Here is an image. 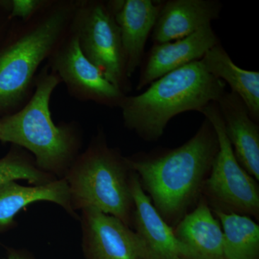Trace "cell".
I'll return each instance as SVG.
<instances>
[{"label":"cell","mask_w":259,"mask_h":259,"mask_svg":"<svg viewBox=\"0 0 259 259\" xmlns=\"http://www.w3.org/2000/svg\"><path fill=\"white\" fill-rule=\"evenodd\" d=\"M218 149L217 134L204 117L196 134L182 146L126 160L155 208L174 228L202 198Z\"/></svg>","instance_id":"cell-1"},{"label":"cell","mask_w":259,"mask_h":259,"mask_svg":"<svg viewBox=\"0 0 259 259\" xmlns=\"http://www.w3.org/2000/svg\"><path fill=\"white\" fill-rule=\"evenodd\" d=\"M61 83L59 76L45 66L37 74L28 101L0 120V141L28 151L40 169L57 179L64 178L82 144L76 122L56 125L51 117V96Z\"/></svg>","instance_id":"cell-2"},{"label":"cell","mask_w":259,"mask_h":259,"mask_svg":"<svg viewBox=\"0 0 259 259\" xmlns=\"http://www.w3.org/2000/svg\"><path fill=\"white\" fill-rule=\"evenodd\" d=\"M148 87L139 95H126L119 107L125 127L147 142L157 141L175 116L201 112L226 92V83L209 74L200 61L168 73Z\"/></svg>","instance_id":"cell-3"},{"label":"cell","mask_w":259,"mask_h":259,"mask_svg":"<svg viewBox=\"0 0 259 259\" xmlns=\"http://www.w3.org/2000/svg\"><path fill=\"white\" fill-rule=\"evenodd\" d=\"M77 1L50 0L0 50V111L25 105L33 93L37 70L71 28Z\"/></svg>","instance_id":"cell-4"},{"label":"cell","mask_w":259,"mask_h":259,"mask_svg":"<svg viewBox=\"0 0 259 259\" xmlns=\"http://www.w3.org/2000/svg\"><path fill=\"white\" fill-rule=\"evenodd\" d=\"M132 173L126 157L117 148L110 147L104 133L99 131L64 177L73 210L97 209L118 218L133 229Z\"/></svg>","instance_id":"cell-5"},{"label":"cell","mask_w":259,"mask_h":259,"mask_svg":"<svg viewBox=\"0 0 259 259\" xmlns=\"http://www.w3.org/2000/svg\"><path fill=\"white\" fill-rule=\"evenodd\" d=\"M201 113L212 124L219 149L203 189L202 197L212 210L236 213L259 220L258 182L239 164L225 132L217 102L204 107Z\"/></svg>","instance_id":"cell-6"},{"label":"cell","mask_w":259,"mask_h":259,"mask_svg":"<svg viewBox=\"0 0 259 259\" xmlns=\"http://www.w3.org/2000/svg\"><path fill=\"white\" fill-rule=\"evenodd\" d=\"M71 30L83 55L122 93L131 90L120 30L108 1H77Z\"/></svg>","instance_id":"cell-7"},{"label":"cell","mask_w":259,"mask_h":259,"mask_svg":"<svg viewBox=\"0 0 259 259\" xmlns=\"http://www.w3.org/2000/svg\"><path fill=\"white\" fill-rule=\"evenodd\" d=\"M49 61V69L65 83L71 96L107 107H120L126 95L83 55L77 37L71 29Z\"/></svg>","instance_id":"cell-8"},{"label":"cell","mask_w":259,"mask_h":259,"mask_svg":"<svg viewBox=\"0 0 259 259\" xmlns=\"http://www.w3.org/2000/svg\"><path fill=\"white\" fill-rule=\"evenodd\" d=\"M81 211L84 259H151L144 241L120 219L92 207Z\"/></svg>","instance_id":"cell-9"},{"label":"cell","mask_w":259,"mask_h":259,"mask_svg":"<svg viewBox=\"0 0 259 259\" xmlns=\"http://www.w3.org/2000/svg\"><path fill=\"white\" fill-rule=\"evenodd\" d=\"M131 187L134 202L133 229L147 247L151 259H197L160 215L134 171Z\"/></svg>","instance_id":"cell-10"},{"label":"cell","mask_w":259,"mask_h":259,"mask_svg":"<svg viewBox=\"0 0 259 259\" xmlns=\"http://www.w3.org/2000/svg\"><path fill=\"white\" fill-rule=\"evenodd\" d=\"M218 44L215 32L207 25L184 38L153 44L143 64L136 89L143 90L165 74L200 61Z\"/></svg>","instance_id":"cell-11"},{"label":"cell","mask_w":259,"mask_h":259,"mask_svg":"<svg viewBox=\"0 0 259 259\" xmlns=\"http://www.w3.org/2000/svg\"><path fill=\"white\" fill-rule=\"evenodd\" d=\"M120 30L126 73L129 79L142 63L145 47L161 10V1H108Z\"/></svg>","instance_id":"cell-12"},{"label":"cell","mask_w":259,"mask_h":259,"mask_svg":"<svg viewBox=\"0 0 259 259\" xmlns=\"http://www.w3.org/2000/svg\"><path fill=\"white\" fill-rule=\"evenodd\" d=\"M225 132L238 163L259 182V125L236 94L225 92L217 102Z\"/></svg>","instance_id":"cell-13"},{"label":"cell","mask_w":259,"mask_h":259,"mask_svg":"<svg viewBox=\"0 0 259 259\" xmlns=\"http://www.w3.org/2000/svg\"><path fill=\"white\" fill-rule=\"evenodd\" d=\"M218 0H168L163 2L152 32L154 44L173 41L211 25L219 17Z\"/></svg>","instance_id":"cell-14"},{"label":"cell","mask_w":259,"mask_h":259,"mask_svg":"<svg viewBox=\"0 0 259 259\" xmlns=\"http://www.w3.org/2000/svg\"><path fill=\"white\" fill-rule=\"evenodd\" d=\"M173 228L196 258L225 259L222 227L203 197Z\"/></svg>","instance_id":"cell-15"},{"label":"cell","mask_w":259,"mask_h":259,"mask_svg":"<svg viewBox=\"0 0 259 259\" xmlns=\"http://www.w3.org/2000/svg\"><path fill=\"white\" fill-rule=\"evenodd\" d=\"M40 201L57 204L78 218L71 207L69 186L65 179L28 187L12 181L0 186V233L13 228L15 218L22 209Z\"/></svg>","instance_id":"cell-16"},{"label":"cell","mask_w":259,"mask_h":259,"mask_svg":"<svg viewBox=\"0 0 259 259\" xmlns=\"http://www.w3.org/2000/svg\"><path fill=\"white\" fill-rule=\"evenodd\" d=\"M200 61L209 74L229 85L231 92L241 99L250 117L258 123V71H248L237 66L221 44L209 49Z\"/></svg>","instance_id":"cell-17"},{"label":"cell","mask_w":259,"mask_h":259,"mask_svg":"<svg viewBox=\"0 0 259 259\" xmlns=\"http://www.w3.org/2000/svg\"><path fill=\"white\" fill-rule=\"evenodd\" d=\"M212 212L222 227L225 259H258L259 225L255 220L236 213Z\"/></svg>","instance_id":"cell-18"},{"label":"cell","mask_w":259,"mask_h":259,"mask_svg":"<svg viewBox=\"0 0 259 259\" xmlns=\"http://www.w3.org/2000/svg\"><path fill=\"white\" fill-rule=\"evenodd\" d=\"M18 180H27L33 185H42L58 179L40 169L33 157L25 150L13 146L5 157L0 158V186Z\"/></svg>","instance_id":"cell-19"},{"label":"cell","mask_w":259,"mask_h":259,"mask_svg":"<svg viewBox=\"0 0 259 259\" xmlns=\"http://www.w3.org/2000/svg\"><path fill=\"white\" fill-rule=\"evenodd\" d=\"M50 0H13L9 5L10 18H19L26 22L38 14Z\"/></svg>","instance_id":"cell-20"},{"label":"cell","mask_w":259,"mask_h":259,"mask_svg":"<svg viewBox=\"0 0 259 259\" xmlns=\"http://www.w3.org/2000/svg\"><path fill=\"white\" fill-rule=\"evenodd\" d=\"M0 259H37L30 251L25 249H8V257Z\"/></svg>","instance_id":"cell-21"},{"label":"cell","mask_w":259,"mask_h":259,"mask_svg":"<svg viewBox=\"0 0 259 259\" xmlns=\"http://www.w3.org/2000/svg\"><path fill=\"white\" fill-rule=\"evenodd\" d=\"M0 139H1V124H0Z\"/></svg>","instance_id":"cell-22"},{"label":"cell","mask_w":259,"mask_h":259,"mask_svg":"<svg viewBox=\"0 0 259 259\" xmlns=\"http://www.w3.org/2000/svg\"><path fill=\"white\" fill-rule=\"evenodd\" d=\"M177 259H182V258H177Z\"/></svg>","instance_id":"cell-23"}]
</instances>
